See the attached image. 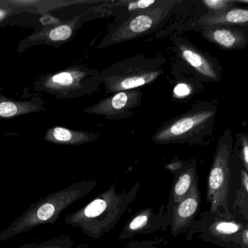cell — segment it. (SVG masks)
<instances>
[{"label":"cell","instance_id":"1","mask_svg":"<svg viewBox=\"0 0 248 248\" xmlns=\"http://www.w3.org/2000/svg\"><path fill=\"white\" fill-rule=\"evenodd\" d=\"M140 187L138 181L129 189L118 192L117 184H112L86 205L66 216L64 222L91 239H100L117 226L138 197Z\"/></svg>","mask_w":248,"mask_h":248},{"label":"cell","instance_id":"2","mask_svg":"<svg viewBox=\"0 0 248 248\" xmlns=\"http://www.w3.org/2000/svg\"><path fill=\"white\" fill-rule=\"evenodd\" d=\"M96 185L95 180L82 181L40 199L0 233V242L42 225L54 224L65 209L89 194Z\"/></svg>","mask_w":248,"mask_h":248},{"label":"cell","instance_id":"3","mask_svg":"<svg viewBox=\"0 0 248 248\" xmlns=\"http://www.w3.org/2000/svg\"><path fill=\"white\" fill-rule=\"evenodd\" d=\"M109 2V0H95L93 3L78 8L72 16L66 20H61L47 14H45L40 19V25L32 34L18 44V53H23L29 47L34 46H52L59 48L70 41L87 21L110 16L108 9Z\"/></svg>","mask_w":248,"mask_h":248},{"label":"cell","instance_id":"4","mask_svg":"<svg viewBox=\"0 0 248 248\" xmlns=\"http://www.w3.org/2000/svg\"><path fill=\"white\" fill-rule=\"evenodd\" d=\"M166 62L162 56L143 53L127 58L99 72L101 85L107 95L147 86L164 75Z\"/></svg>","mask_w":248,"mask_h":248},{"label":"cell","instance_id":"5","mask_svg":"<svg viewBox=\"0 0 248 248\" xmlns=\"http://www.w3.org/2000/svg\"><path fill=\"white\" fill-rule=\"evenodd\" d=\"M216 113L217 105L213 103L195 104L186 112L164 123L154 134L152 140L157 145L198 144L213 133Z\"/></svg>","mask_w":248,"mask_h":248},{"label":"cell","instance_id":"6","mask_svg":"<svg viewBox=\"0 0 248 248\" xmlns=\"http://www.w3.org/2000/svg\"><path fill=\"white\" fill-rule=\"evenodd\" d=\"M181 0H158L157 3L120 24L111 25L98 48L136 40L148 35L167 24L182 3Z\"/></svg>","mask_w":248,"mask_h":248},{"label":"cell","instance_id":"7","mask_svg":"<svg viewBox=\"0 0 248 248\" xmlns=\"http://www.w3.org/2000/svg\"><path fill=\"white\" fill-rule=\"evenodd\" d=\"M101 85L99 72L84 65L69 66L57 72L42 75L34 81L33 91L57 99H73L92 95Z\"/></svg>","mask_w":248,"mask_h":248},{"label":"cell","instance_id":"8","mask_svg":"<svg viewBox=\"0 0 248 248\" xmlns=\"http://www.w3.org/2000/svg\"><path fill=\"white\" fill-rule=\"evenodd\" d=\"M194 237L223 248H248V222L207 210L199 214L186 234L189 242Z\"/></svg>","mask_w":248,"mask_h":248},{"label":"cell","instance_id":"9","mask_svg":"<svg viewBox=\"0 0 248 248\" xmlns=\"http://www.w3.org/2000/svg\"><path fill=\"white\" fill-rule=\"evenodd\" d=\"M233 138L229 129L219 139L207 181V202L210 212L225 217H233L229 207Z\"/></svg>","mask_w":248,"mask_h":248},{"label":"cell","instance_id":"10","mask_svg":"<svg viewBox=\"0 0 248 248\" xmlns=\"http://www.w3.org/2000/svg\"><path fill=\"white\" fill-rule=\"evenodd\" d=\"M171 40L174 51L178 59L184 64L186 65L200 80L217 82L221 79L222 68L217 59L200 50L184 37L174 35Z\"/></svg>","mask_w":248,"mask_h":248},{"label":"cell","instance_id":"11","mask_svg":"<svg viewBox=\"0 0 248 248\" xmlns=\"http://www.w3.org/2000/svg\"><path fill=\"white\" fill-rule=\"evenodd\" d=\"M143 95L140 89L115 93L85 108L83 112L101 116L108 120L128 119L133 115L135 108L141 104Z\"/></svg>","mask_w":248,"mask_h":248},{"label":"cell","instance_id":"12","mask_svg":"<svg viewBox=\"0 0 248 248\" xmlns=\"http://www.w3.org/2000/svg\"><path fill=\"white\" fill-rule=\"evenodd\" d=\"M171 215L167 213L165 205L159 206L157 211L146 207L136 212L124 224L119 235L120 240L131 239L138 235H146L158 231H166L170 224Z\"/></svg>","mask_w":248,"mask_h":248},{"label":"cell","instance_id":"13","mask_svg":"<svg viewBox=\"0 0 248 248\" xmlns=\"http://www.w3.org/2000/svg\"><path fill=\"white\" fill-rule=\"evenodd\" d=\"M165 168L174 176L169 201L165 206L167 210L172 211L173 204L186 197L194 187L198 186V172L194 161H183L177 158L165 165Z\"/></svg>","mask_w":248,"mask_h":248},{"label":"cell","instance_id":"14","mask_svg":"<svg viewBox=\"0 0 248 248\" xmlns=\"http://www.w3.org/2000/svg\"><path fill=\"white\" fill-rule=\"evenodd\" d=\"M201 204V194L199 187L196 186L186 197L172 205L170 224L172 236L186 234L200 213Z\"/></svg>","mask_w":248,"mask_h":248},{"label":"cell","instance_id":"15","mask_svg":"<svg viewBox=\"0 0 248 248\" xmlns=\"http://www.w3.org/2000/svg\"><path fill=\"white\" fill-rule=\"evenodd\" d=\"M198 30L204 40L223 50H242L248 46V27L211 26Z\"/></svg>","mask_w":248,"mask_h":248},{"label":"cell","instance_id":"16","mask_svg":"<svg viewBox=\"0 0 248 248\" xmlns=\"http://www.w3.org/2000/svg\"><path fill=\"white\" fill-rule=\"evenodd\" d=\"M0 88V119H11L46 110L41 96L34 95L29 100L10 98L2 94Z\"/></svg>","mask_w":248,"mask_h":248},{"label":"cell","instance_id":"17","mask_svg":"<svg viewBox=\"0 0 248 248\" xmlns=\"http://www.w3.org/2000/svg\"><path fill=\"white\" fill-rule=\"evenodd\" d=\"M196 28L224 26V27H248V10L236 6L218 12H207L196 21Z\"/></svg>","mask_w":248,"mask_h":248},{"label":"cell","instance_id":"18","mask_svg":"<svg viewBox=\"0 0 248 248\" xmlns=\"http://www.w3.org/2000/svg\"><path fill=\"white\" fill-rule=\"evenodd\" d=\"M99 133L87 130H76L62 126L50 127L45 134L44 140L61 146H81L97 140Z\"/></svg>","mask_w":248,"mask_h":248},{"label":"cell","instance_id":"19","mask_svg":"<svg viewBox=\"0 0 248 248\" xmlns=\"http://www.w3.org/2000/svg\"><path fill=\"white\" fill-rule=\"evenodd\" d=\"M158 0H118L110 1L108 9L110 15L115 17L114 24H120L130 17L146 11L157 3Z\"/></svg>","mask_w":248,"mask_h":248},{"label":"cell","instance_id":"20","mask_svg":"<svg viewBox=\"0 0 248 248\" xmlns=\"http://www.w3.org/2000/svg\"><path fill=\"white\" fill-rule=\"evenodd\" d=\"M232 214L248 222V171L243 167L239 172V185L232 204Z\"/></svg>","mask_w":248,"mask_h":248},{"label":"cell","instance_id":"21","mask_svg":"<svg viewBox=\"0 0 248 248\" xmlns=\"http://www.w3.org/2000/svg\"><path fill=\"white\" fill-rule=\"evenodd\" d=\"M23 14H40L32 8L11 6L7 0H0V29L8 25L14 17Z\"/></svg>","mask_w":248,"mask_h":248},{"label":"cell","instance_id":"22","mask_svg":"<svg viewBox=\"0 0 248 248\" xmlns=\"http://www.w3.org/2000/svg\"><path fill=\"white\" fill-rule=\"evenodd\" d=\"M74 243L75 242L71 236L63 235L44 242H34L23 245L18 248H72Z\"/></svg>","mask_w":248,"mask_h":248},{"label":"cell","instance_id":"23","mask_svg":"<svg viewBox=\"0 0 248 248\" xmlns=\"http://www.w3.org/2000/svg\"><path fill=\"white\" fill-rule=\"evenodd\" d=\"M248 5V0H204L201 1L203 7L207 8V12H218L233 7L240 6L242 4Z\"/></svg>","mask_w":248,"mask_h":248},{"label":"cell","instance_id":"24","mask_svg":"<svg viewBox=\"0 0 248 248\" xmlns=\"http://www.w3.org/2000/svg\"><path fill=\"white\" fill-rule=\"evenodd\" d=\"M236 136H237V140L236 141V146L233 151L236 153L244 169L248 171V136L245 133H238Z\"/></svg>","mask_w":248,"mask_h":248},{"label":"cell","instance_id":"25","mask_svg":"<svg viewBox=\"0 0 248 248\" xmlns=\"http://www.w3.org/2000/svg\"><path fill=\"white\" fill-rule=\"evenodd\" d=\"M194 82L188 81H180L177 82L172 90V98L177 100H185L191 98L195 93Z\"/></svg>","mask_w":248,"mask_h":248},{"label":"cell","instance_id":"26","mask_svg":"<svg viewBox=\"0 0 248 248\" xmlns=\"http://www.w3.org/2000/svg\"><path fill=\"white\" fill-rule=\"evenodd\" d=\"M166 241L163 237H156L150 240H135L127 242L123 248H162Z\"/></svg>","mask_w":248,"mask_h":248},{"label":"cell","instance_id":"27","mask_svg":"<svg viewBox=\"0 0 248 248\" xmlns=\"http://www.w3.org/2000/svg\"><path fill=\"white\" fill-rule=\"evenodd\" d=\"M88 245L87 244H79L75 248H88Z\"/></svg>","mask_w":248,"mask_h":248}]
</instances>
